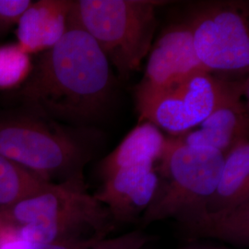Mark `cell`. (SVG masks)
<instances>
[{"instance_id":"obj_18","label":"cell","mask_w":249,"mask_h":249,"mask_svg":"<svg viewBox=\"0 0 249 249\" xmlns=\"http://www.w3.org/2000/svg\"><path fill=\"white\" fill-rule=\"evenodd\" d=\"M32 3L31 0H0V31L18 24Z\"/></svg>"},{"instance_id":"obj_16","label":"cell","mask_w":249,"mask_h":249,"mask_svg":"<svg viewBox=\"0 0 249 249\" xmlns=\"http://www.w3.org/2000/svg\"><path fill=\"white\" fill-rule=\"evenodd\" d=\"M154 236L137 229L116 236L96 237L51 244H33L32 249H143Z\"/></svg>"},{"instance_id":"obj_17","label":"cell","mask_w":249,"mask_h":249,"mask_svg":"<svg viewBox=\"0 0 249 249\" xmlns=\"http://www.w3.org/2000/svg\"><path fill=\"white\" fill-rule=\"evenodd\" d=\"M33 66L31 54L24 52L17 43L0 46V89L22 86Z\"/></svg>"},{"instance_id":"obj_14","label":"cell","mask_w":249,"mask_h":249,"mask_svg":"<svg viewBox=\"0 0 249 249\" xmlns=\"http://www.w3.org/2000/svg\"><path fill=\"white\" fill-rule=\"evenodd\" d=\"M186 234L190 239H216L247 248L249 245V203L232 210L206 213Z\"/></svg>"},{"instance_id":"obj_15","label":"cell","mask_w":249,"mask_h":249,"mask_svg":"<svg viewBox=\"0 0 249 249\" xmlns=\"http://www.w3.org/2000/svg\"><path fill=\"white\" fill-rule=\"evenodd\" d=\"M52 184L0 154V212L45 190Z\"/></svg>"},{"instance_id":"obj_10","label":"cell","mask_w":249,"mask_h":249,"mask_svg":"<svg viewBox=\"0 0 249 249\" xmlns=\"http://www.w3.org/2000/svg\"><path fill=\"white\" fill-rule=\"evenodd\" d=\"M249 88L226 99L199 124L198 129L179 137L185 144L207 147L222 152L224 157L231 148L249 136V107L245 102Z\"/></svg>"},{"instance_id":"obj_7","label":"cell","mask_w":249,"mask_h":249,"mask_svg":"<svg viewBox=\"0 0 249 249\" xmlns=\"http://www.w3.org/2000/svg\"><path fill=\"white\" fill-rule=\"evenodd\" d=\"M247 88L248 79L233 80L213 72H197L155 99L139 121H149L180 136L201 124L226 99Z\"/></svg>"},{"instance_id":"obj_19","label":"cell","mask_w":249,"mask_h":249,"mask_svg":"<svg viewBox=\"0 0 249 249\" xmlns=\"http://www.w3.org/2000/svg\"><path fill=\"white\" fill-rule=\"evenodd\" d=\"M33 244L25 240L17 226L5 223L0 229V249H32Z\"/></svg>"},{"instance_id":"obj_1","label":"cell","mask_w":249,"mask_h":249,"mask_svg":"<svg viewBox=\"0 0 249 249\" xmlns=\"http://www.w3.org/2000/svg\"><path fill=\"white\" fill-rule=\"evenodd\" d=\"M112 92L110 63L71 9L62 38L42 53L18 95L35 115L85 126L105 116Z\"/></svg>"},{"instance_id":"obj_9","label":"cell","mask_w":249,"mask_h":249,"mask_svg":"<svg viewBox=\"0 0 249 249\" xmlns=\"http://www.w3.org/2000/svg\"><path fill=\"white\" fill-rule=\"evenodd\" d=\"M157 185L155 164L142 163L116 171L94 196L106 206L115 223H135L149 207Z\"/></svg>"},{"instance_id":"obj_20","label":"cell","mask_w":249,"mask_h":249,"mask_svg":"<svg viewBox=\"0 0 249 249\" xmlns=\"http://www.w3.org/2000/svg\"><path fill=\"white\" fill-rule=\"evenodd\" d=\"M182 249H231L226 247H214V246H197V247H191V248H185Z\"/></svg>"},{"instance_id":"obj_3","label":"cell","mask_w":249,"mask_h":249,"mask_svg":"<svg viewBox=\"0 0 249 249\" xmlns=\"http://www.w3.org/2000/svg\"><path fill=\"white\" fill-rule=\"evenodd\" d=\"M156 168L158 185L141 221L142 226L175 220L185 232L207 213L223 168L224 155L207 147H193L179 137L166 139Z\"/></svg>"},{"instance_id":"obj_12","label":"cell","mask_w":249,"mask_h":249,"mask_svg":"<svg viewBox=\"0 0 249 249\" xmlns=\"http://www.w3.org/2000/svg\"><path fill=\"white\" fill-rule=\"evenodd\" d=\"M166 145V138L149 121L140 122L114 151L102 160L100 176L104 181L124 167L159 160Z\"/></svg>"},{"instance_id":"obj_5","label":"cell","mask_w":249,"mask_h":249,"mask_svg":"<svg viewBox=\"0 0 249 249\" xmlns=\"http://www.w3.org/2000/svg\"><path fill=\"white\" fill-rule=\"evenodd\" d=\"M158 0H77L71 14L116 69L129 79L141 69L151 49L157 26L156 10L166 4Z\"/></svg>"},{"instance_id":"obj_2","label":"cell","mask_w":249,"mask_h":249,"mask_svg":"<svg viewBox=\"0 0 249 249\" xmlns=\"http://www.w3.org/2000/svg\"><path fill=\"white\" fill-rule=\"evenodd\" d=\"M0 213L25 240L38 245L107 237L115 229L106 206L88 193L84 178L53 183Z\"/></svg>"},{"instance_id":"obj_8","label":"cell","mask_w":249,"mask_h":249,"mask_svg":"<svg viewBox=\"0 0 249 249\" xmlns=\"http://www.w3.org/2000/svg\"><path fill=\"white\" fill-rule=\"evenodd\" d=\"M201 71H208L196 56L189 28L184 22L170 27L151 48L145 74L135 88L139 116L162 93Z\"/></svg>"},{"instance_id":"obj_11","label":"cell","mask_w":249,"mask_h":249,"mask_svg":"<svg viewBox=\"0 0 249 249\" xmlns=\"http://www.w3.org/2000/svg\"><path fill=\"white\" fill-rule=\"evenodd\" d=\"M72 1L40 0L33 2L18 20V44L29 54L44 53L64 36Z\"/></svg>"},{"instance_id":"obj_21","label":"cell","mask_w":249,"mask_h":249,"mask_svg":"<svg viewBox=\"0 0 249 249\" xmlns=\"http://www.w3.org/2000/svg\"><path fill=\"white\" fill-rule=\"evenodd\" d=\"M4 223H5V222H4V220H3V217H2V215H1V213H0V229L2 228V226L4 225Z\"/></svg>"},{"instance_id":"obj_13","label":"cell","mask_w":249,"mask_h":249,"mask_svg":"<svg viewBox=\"0 0 249 249\" xmlns=\"http://www.w3.org/2000/svg\"><path fill=\"white\" fill-rule=\"evenodd\" d=\"M249 203V142L244 139L231 148L213 194L207 203V213L238 208Z\"/></svg>"},{"instance_id":"obj_4","label":"cell","mask_w":249,"mask_h":249,"mask_svg":"<svg viewBox=\"0 0 249 249\" xmlns=\"http://www.w3.org/2000/svg\"><path fill=\"white\" fill-rule=\"evenodd\" d=\"M88 143L75 131L37 116L0 118V154L51 183L83 178Z\"/></svg>"},{"instance_id":"obj_6","label":"cell","mask_w":249,"mask_h":249,"mask_svg":"<svg viewBox=\"0 0 249 249\" xmlns=\"http://www.w3.org/2000/svg\"><path fill=\"white\" fill-rule=\"evenodd\" d=\"M184 23L190 30L196 56L208 71L248 72L249 20L239 3H194Z\"/></svg>"}]
</instances>
